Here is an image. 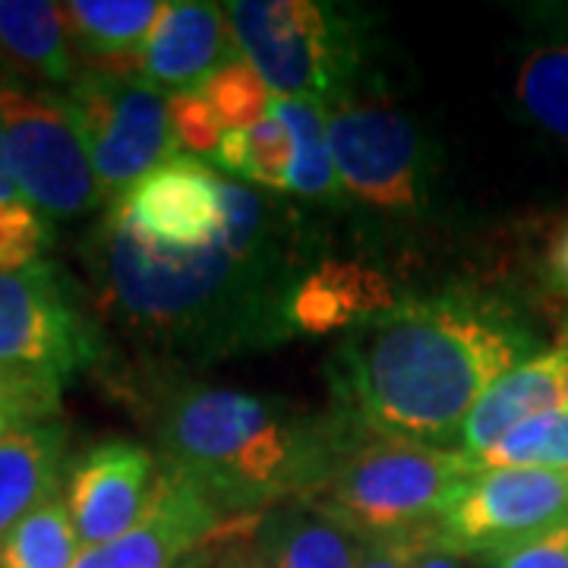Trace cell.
<instances>
[{"label": "cell", "mask_w": 568, "mask_h": 568, "mask_svg": "<svg viewBox=\"0 0 568 568\" xmlns=\"http://www.w3.org/2000/svg\"><path fill=\"white\" fill-rule=\"evenodd\" d=\"M224 525V515L183 477L162 470L155 506L123 537L82 547L73 568H186Z\"/></svg>", "instance_id": "obj_13"}, {"label": "cell", "mask_w": 568, "mask_h": 568, "mask_svg": "<svg viewBox=\"0 0 568 568\" xmlns=\"http://www.w3.org/2000/svg\"><path fill=\"white\" fill-rule=\"evenodd\" d=\"M0 133L10 174L44 219H77L104 200L67 95L0 80Z\"/></svg>", "instance_id": "obj_7"}, {"label": "cell", "mask_w": 568, "mask_h": 568, "mask_svg": "<svg viewBox=\"0 0 568 568\" xmlns=\"http://www.w3.org/2000/svg\"><path fill=\"white\" fill-rule=\"evenodd\" d=\"M168 118L178 149H186L190 155H212L219 152L224 133L222 123L215 121V114L209 111V104L200 92H178L168 95Z\"/></svg>", "instance_id": "obj_29"}, {"label": "cell", "mask_w": 568, "mask_h": 568, "mask_svg": "<svg viewBox=\"0 0 568 568\" xmlns=\"http://www.w3.org/2000/svg\"><path fill=\"white\" fill-rule=\"evenodd\" d=\"M398 291L376 265L354 260H323L310 265L297 282L287 323L294 335H332L342 328H357L366 320L398 306Z\"/></svg>", "instance_id": "obj_15"}, {"label": "cell", "mask_w": 568, "mask_h": 568, "mask_svg": "<svg viewBox=\"0 0 568 568\" xmlns=\"http://www.w3.org/2000/svg\"><path fill=\"white\" fill-rule=\"evenodd\" d=\"M487 568H568V518L518 544L493 549Z\"/></svg>", "instance_id": "obj_30"}, {"label": "cell", "mask_w": 568, "mask_h": 568, "mask_svg": "<svg viewBox=\"0 0 568 568\" xmlns=\"http://www.w3.org/2000/svg\"><path fill=\"white\" fill-rule=\"evenodd\" d=\"M515 102L537 130L568 145V36L540 41L521 58Z\"/></svg>", "instance_id": "obj_22"}, {"label": "cell", "mask_w": 568, "mask_h": 568, "mask_svg": "<svg viewBox=\"0 0 568 568\" xmlns=\"http://www.w3.org/2000/svg\"><path fill=\"white\" fill-rule=\"evenodd\" d=\"M357 568H410L398 540H364Z\"/></svg>", "instance_id": "obj_34"}, {"label": "cell", "mask_w": 568, "mask_h": 568, "mask_svg": "<svg viewBox=\"0 0 568 568\" xmlns=\"http://www.w3.org/2000/svg\"><path fill=\"white\" fill-rule=\"evenodd\" d=\"M361 426L351 410L310 417L282 398L183 383L164 392L152 417L164 470L222 515L316 496Z\"/></svg>", "instance_id": "obj_3"}, {"label": "cell", "mask_w": 568, "mask_h": 568, "mask_svg": "<svg viewBox=\"0 0 568 568\" xmlns=\"http://www.w3.org/2000/svg\"><path fill=\"white\" fill-rule=\"evenodd\" d=\"M241 521L234 525L231 521V528L222 525V544H224V552L222 559H219V566L215 568H268V562L263 559V552L256 547V528H250L246 534H241Z\"/></svg>", "instance_id": "obj_33"}, {"label": "cell", "mask_w": 568, "mask_h": 568, "mask_svg": "<svg viewBox=\"0 0 568 568\" xmlns=\"http://www.w3.org/2000/svg\"><path fill=\"white\" fill-rule=\"evenodd\" d=\"M164 13L162 0H70L63 20L80 70L136 73L142 48Z\"/></svg>", "instance_id": "obj_17"}, {"label": "cell", "mask_w": 568, "mask_h": 568, "mask_svg": "<svg viewBox=\"0 0 568 568\" xmlns=\"http://www.w3.org/2000/svg\"><path fill=\"white\" fill-rule=\"evenodd\" d=\"M82 260L104 323L174 361H222L294 338L287 304L310 268V246L291 212L224 181L215 244L162 250L111 205Z\"/></svg>", "instance_id": "obj_1"}, {"label": "cell", "mask_w": 568, "mask_h": 568, "mask_svg": "<svg viewBox=\"0 0 568 568\" xmlns=\"http://www.w3.org/2000/svg\"><path fill=\"white\" fill-rule=\"evenodd\" d=\"M540 278H544V287H547L549 297L568 316V219L552 231V237L547 241L544 263H540Z\"/></svg>", "instance_id": "obj_32"}, {"label": "cell", "mask_w": 568, "mask_h": 568, "mask_svg": "<svg viewBox=\"0 0 568 568\" xmlns=\"http://www.w3.org/2000/svg\"><path fill=\"white\" fill-rule=\"evenodd\" d=\"M534 347L528 325L496 297H402L347 332L328 361V383L376 433L446 448L484 392L534 357Z\"/></svg>", "instance_id": "obj_2"}, {"label": "cell", "mask_w": 568, "mask_h": 568, "mask_svg": "<svg viewBox=\"0 0 568 568\" xmlns=\"http://www.w3.org/2000/svg\"><path fill=\"white\" fill-rule=\"evenodd\" d=\"M366 429V424L361 426ZM357 436L338 455L313 503L364 540H405L439 528L452 496L477 470L465 452L395 439Z\"/></svg>", "instance_id": "obj_4"}, {"label": "cell", "mask_w": 568, "mask_h": 568, "mask_svg": "<svg viewBox=\"0 0 568 568\" xmlns=\"http://www.w3.org/2000/svg\"><path fill=\"white\" fill-rule=\"evenodd\" d=\"M63 95L73 104L104 196L118 200L178 155L168 95L136 73L82 70Z\"/></svg>", "instance_id": "obj_8"}, {"label": "cell", "mask_w": 568, "mask_h": 568, "mask_svg": "<svg viewBox=\"0 0 568 568\" xmlns=\"http://www.w3.org/2000/svg\"><path fill=\"white\" fill-rule=\"evenodd\" d=\"M215 164L224 171L244 178L246 183L265 186L272 193L291 190V168H294V140L275 114H268L250 130L224 133L215 152Z\"/></svg>", "instance_id": "obj_23"}, {"label": "cell", "mask_w": 568, "mask_h": 568, "mask_svg": "<svg viewBox=\"0 0 568 568\" xmlns=\"http://www.w3.org/2000/svg\"><path fill=\"white\" fill-rule=\"evenodd\" d=\"M256 547L268 568H357L364 544L354 530L313 503L265 515Z\"/></svg>", "instance_id": "obj_20"}, {"label": "cell", "mask_w": 568, "mask_h": 568, "mask_svg": "<svg viewBox=\"0 0 568 568\" xmlns=\"http://www.w3.org/2000/svg\"><path fill=\"white\" fill-rule=\"evenodd\" d=\"M162 487L152 448L130 439H108L82 452L67 477L63 503L82 547H102L133 530Z\"/></svg>", "instance_id": "obj_11"}, {"label": "cell", "mask_w": 568, "mask_h": 568, "mask_svg": "<svg viewBox=\"0 0 568 568\" xmlns=\"http://www.w3.org/2000/svg\"><path fill=\"white\" fill-rule=\"evenodd\" d=\"M102 361V338L51 263L0 272V366L63 388Z\"/></svg>", "instance_id": "obj_9"}, {"label": "cell", "mask_w": 568, "mask_h": 568, "mask_svg": "<svg viewBox=\"0 0 568 568\" xmlns=\"http://www.w3.org/2000/svg\"><path fill=\"white\" fill-rule=\"evenodd\" d=\"M111 205L162 250H200L224 231V181L193 155L159 164Z\"/></svg>", "instance_id": "obj_12"}, {"label": "cell", "mask_w": 568, "mask_h": 568, "mask_svg": "<svg viewBox=\"0 0 568 568\" xmlns=\"http://www.w3.org/2000/svg\"><path fill=\"white\" fill-rule=\"evenodd\" d=\"M63 388L36 379L29 373H17L0 366V436L20 426L54 420Z\"/></svg>", "instance_id": "obj_28"}, {"label": "cell", "mask_w": 568, "mask_h": 568, "mask_svg": "<svg viewBox=\"0 0 568 568\" xmlns=\"http://www.w3.org/2000/svg\"><path fill=\"white\" fill-rule=\"evenodd\" d=\"M477 470H503V467H540L568 474V410H549L511 426L506 436L477 458Z\"/></svg>", "instance_id": "obj_25"}, {"label": "cell", "mask_w": 568, "mask_h": 568, "mask_svg": "<svg viewBox=\"0 0 568 568\" xmlns=\"http://www.w3.org/2000/svg\"><path fill=\"white\" fill-rule=\"evenodd\" d=\"M200 95L227 133L250 130V126L265 121L272 114V99H275L268 82L263 80V73L246 58L224 63L219 73H212L205 80Z\"/></svg>", "instance_id": "obj_26"}, {"label": "cell", "mask_w": 568, "mask_h": 568, "mask_svg": "<svg viewBox=\"0 0 568 568\" xmlns=\"http://www.w3.org/2000/svg\"><path fill=\"white\" fill-rule=\"evenodd\" d=\"M51 222L22 196L0 203V272H20L41 263L51 246Z\"/></svg>", "instance_id": "obj_27"}, {"label": "cell", "mask_w": 568, "mask_h": 568, "mask_svg": "<svg viewBox=\"0 0 568 568\" xmlns=\"http://www.w3.org/2000/svg\"><path fill=\"white\" fill-rule=\"evenodd\" d=\"M237 48L284 99L332 104L354 92L364 63L357 17L316 0L224 3Z\"/></svg>", "instance_id": "obj_5"}, {"label": "cell", "mask_w": 568, "mask_h": 568, "mask_svg": "<svg viewBox=\"0 0 568 568\" xmlns=\"http://www.w3.org/2000/svg\"><path fill=\"white\" fill-rule=\"evenodd\" d=\"M398 544L405 549L407 566L410 568H470L467 552L452 547L439 528L420 530V534L405 537V540H398Z\"/></svg>", "instance_id": "obj_31"}, {"label": "cell", "mask_w": 568, "mask_h": 568, "mask_svg": "<svg viewBox=\"0 0 568 568\" xmlns=\"http://www.w3.org/2000/svg\"><path fill=\"white\" fill-rule=\"evenodd\" d=\"M559 345L568 347V332H562V342H559ZM566 410H568V383H566Z\"/></svg>", "instance_id": "obj_36"}, {"label": "cell", "mask_w": 568, "mask_h": 568, "mask_svg": "<svg viewBox=\"0 0 568 568\" xmlns=\"http://www.w3.org/2000/svg\"><path fill=\"white\" fill-rule=\"evenodd\" d=\"M272 114L287 126L294 140L291 193L310 203H342V181L332 162L328 133H325V104L313 99H272Z\"/></svg>", "instance_id": "obj_21"}, {"label": "cell", "mask_w": 568, "mask_h": 568, "mask_svg": "<svg viewBox=\"0 0 568 568\" xmlns=\"http://www.w3.org/2000/svg\"><path fill=\"white\" fill-rule=\"evenodd\" d=\"M20 190H17V181L10 174V162H7V145H3V133H0V203L7 200H17Z\"/></svg>", "instance_id": "obj_35"}, {"label": "cell", "mask_w": 568, "mask_h": 568, "mask_svg": "<svg viewBox=\"0 0 568 568\" xmlns=\"http://www.w3.org/2000/svg\"><path fill=\"white\" fill-rule=\"evenodd\" d=\"M566 345L540 351L525 364L508 369L467 414L465 426L458 433V452H465L467 458H477L480 452L496 446L511 426L549 414V410H566Z\"/></svg>", "instance_id": "obj_16"}, {"label": "cell", "mask_w": 568, "mask_h": 568, "mask_svg": "<svg viewBox=\"0 0 568 568\" xmlns=\"http://www.w3.org/2000/svg\"><path fill=\"white\" fill-rule=\"evenodd\" d=\"M244 58L222 3L174 0L164 3L142 48L140 77L168 95L200 92L224 63Z\"/></svg>", "instance_id": "obj_14"}, {"label": "cell", "mask_w": 568, "mask_h": 568, "mask_svg": "<svg viewBox=\"0 0 568 568\" xmlns=\"http://www.w3.org/2000/svg\"><path fill=\"white\" fill-rule=\"evenodd\" d=\"M568 518V474L540 467L474 470L452 496L439 530L467 556L518 544Z\"/></svg>", "instance_id": "obj_10"}, {"label": "cell", "mask_w": 568, "mask_h": 568, "mask_svg": "<svg viewBox=\"0 0 568 568\" xmlns=\"http://www.w3.org/2000/svg\"><path fill=\"white\" fill-rule=\"evenodd\" d=\"M67 465V426H20L0 436V540L36 508L58 499Z\"/></svg>", "instance_id": "obj_18"}, {"label": "cell", "mask_w": 568, "mask_h": 568, "mask_svg": "<svg viewBox=\"0 0 568 568\" xmlns=\"http://www.w3.org/2000/svg\"><path fill=\"white\" fill-rule=\"evenodd\" d=\"M0 63L44 85H73L80 61L63 20V3L0 0Z\"/></svg>", "instance_id": "obj_19"}, {"label": "cell", "mask_w": 568, "mask_h": 568, "mask_svg": "<svg viewBox=\"0 0 568 568\" xmlns=\"http://www.w3.org/2000/svg\"><path fill=\"white\" fill-rule=\"evenodd\" d=\"M82 540L63 499H51L0 540V568H73Z\"/></svg>", "instance_id": "obj_24"}, {"label": "cell", "mask_w": 568, "mask_h": 568, "mask_svg": "<svg viewBox=\"0 0 568 568\" xmlns=\"http://www.w3.org/2000/svg\"><path fill=\"white\" fill-rule=\"evenodd\" d=\"M325 108L328 149L345 200L383 219L424 215L433 155L417 123L386 99H357L354 92Z\"/></svg>", "instance_id": "obj_6"}]
</instances>
